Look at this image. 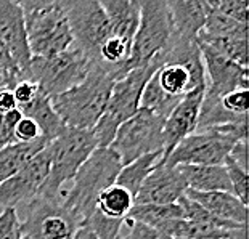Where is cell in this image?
Segmentation results:
<instances>
[{"mask_svg": "<svg viewBox=\"0 0 249 239\" xmlns=\"http://www.w3.org/2000/svg\"><path fill=\"white\" fill-rule=\"evenodd\" d=\"M74 239H98V238L89 226H81L76 231V236H74Z\"/></svg>", "mask_w": 249, "mask_h": 239, "instance_id": "8d00e7d4", "label": "cell"}, {"mask_svg": "<svg viewBox=\"0 0 249 239\" xmlns=\"http://www.w3.org/2000/svg\"><path fill=\"white\" fill-rule=\"evenodd\" d=\"M107 13L109 37L121 40L132 49V42L139 28L140 10L137 0H98Z\"/></svg>", "mask_w": 249, "mask_h": 239, "instance_id": "ac0fdd59", "label": "cell"}, {"mask_svg": "<svg viewBox=\"0 0 249 239\" xmlns=\"http://www.w3.org/2000/svg\"><path fill=\"white\" fill-rule=\"evenodd\" d=\"M124 226L127 228V239H172L171 236L164 235L162 231L156 230L153 226H148L145 223L132 222L129 219L124 220Z\"/></svg>", "mask_w": 249, "mask_h": 239, "instance_id": "1f68e13d", "label": "cell"}, {"mask_svg": "<svg viewBox=\"0 0 249 239\" xmlns=\"http://www.w3.org/2000/svg\"><path fill=\"white\" fill-rule=\"evenodd\" d=\"M187 191V183L178 167L169 166L161 157L155 169L142 183L135 196V204H174Z\"/></svg>", "mask_w": 249, "mask_h": 239, "instance_id": "9a60e30c", "label": "cell"}, {"mask_svg": "<svg viewBox=\"0 0 249 239\" xmlns=\"http://www.w3.org/2000/svg\"><path fill=\"white\" fill-rule=\"evenodd\" d=\"M158 66L160 63L155 60L150 65L125 72L114 82L107 109L92 129L98 148H109L119 125L139 111L142 92Z\"/></svg>", "mask_w": 249, "mask_h": 239, "instance_id": "277c9868", "label": "cell"}, {"mask_svg": "<svg viewBox=\"0 0 249 239\" xmlns=\"http://www.w3.org/2000/svg\"><path fill=\"white\" fill-rule=\"evenodd\" d=\"M140 10L139 28L132 42L130 56L123 76L135 68L150 65L166 49L174 34V24L167 0H137Z\"/></svg>", "mask_w": 249, "mask_h": 239, "instance_id": "8992f818", "label": "cell"}, {"mask_svg": "<svg viewBox=\"0 0 249 239\" xmlns=\"http://www.w3.org/2000/svg\"><path fill=\"white\" fill-rule=\"evenodd\" d=\"M13 2L23 10L24 15H28V13L39 12V10L52 7V5L56 3V0H13Z\"/></svg>", "mask_w": 249, "mask_h": 239, "instance_id": "e575fe53", "label": "cell"}, {"mask_svg": "<svg viewBox=\"0 0 249 239\" xmlns=\"http://www.w3.org/2000/svg\"><path fill=\"white\" fill-rule=\"evenodd\" d=\"M39 90L40 87L28 77H23L21 81H18L17 85L13 87V97L15 102H17V108L33 102L36 95L39 93Z\"/></svg>", "mask_w": 249, "mask_h": 239, "instance_id": "836d02e7", "label": "cell"}, {"mask_svg": "<svg viewBox=\"0 0 249 239\" xmlns=\"http://www.w3.org/2000/svg\"><path fill=\"white\" fill-rule=\"evenodd\" d=\"M208 5L225 17L248 24V0H211Z\"/></svg>", "mask_w": 249, "mask_h": 239, "instance_id": "f546056e", "label": "cell"}, {"mask_svg": "<svg viewBox=\"0 0 249 239\" xmlns=\"http://www.w3.org/2000/svg\"><path fill=\"white\" fill-rule=\"evenodd\" d=\"M162 116L142 109L119 125L109 148L119 156L123 166L148 153H162Z\"/></svg>", "mask_w": 249, "mask_h": 239, "instance_id": "9c48e42d", "label": "cell"}, {"mask_svg": "<svg viewBox=\"0 0 249 239\" xmlns=\"http://www.w3.org/2000/svg\"><path fill=\"white\" fill-rule=\"evenodd\" d=\"M185 196L198 203L217 219L246 225L248 209L233 193H229V191H195L187 188Z\"/></svg>", "mask_w": 249, "mask_h": 239, "instance_id": "e0dca14e", "label": "cell"}, {"mask_svg": "<svg viewBox=\"0 0 249 239\" xmlns=\"http://www.w3.org/2000/svg\"><path fill=\"white\" fill-rule=\"evenodd\" d=\"M23 239H24V238H23Z\"/></svg>", "mask_w": 249, "mask_h": 239, "instance_id": "60d3db41", "label": "cell"}, {"mask_svg": "<svg viewBox=\"0 0 249 239\" xmlns=\"http://www.w3.org/2000/svg\"><path fill=\"white\" fill-rule=\"evenodd\" d=\"M113 239H127V236L125 235H121V233H119V235L116 236V238H113Z\"/></svg>", "mask_w": 249, "mask_h": 239, "instance_id": "f35d334b", "label": "cell"}, {"mask_svg": "<svg viewBox=\"0 0 249 239\" xmlns=\"http://www.w3.org/2000/svg\"><path fill=\"white\" fill-rule=\"evenodd\" d=\"M121 169L123 162L111 148H97L79 167L72 187L65 193L61 191L63 204L76 214L81 226L95 212L100 193L116 183Z\"/></svg>", "mask_w": 249, "mask_h": 239, "instance_id": "7a4b0ae2", "label": "cell"}, {"mask_svg": "<svg viewBox=\"0 0 249 239\" xmlns=\"http://www.w3.org/2000/svg\"><path fill=\"white\" fill-rule=\"evenodd\" d=\"M26 37L31 58H49L74 45L71 29L58 3L26 15Z\"/></svg>", "mask_w": 249, "mask_h": 239, "instance_id": "8fae6325", "label": "cell"}, {"mask_svg": "<svg viewBox=\"0 0 249 239\" xmlns=\"http://www.w3.org/2000/svg\"><path fill=\"white\" fill-rule=\"evenodd\" d=\"M248 138V120L196 130L183 138L167 157L169 166H222L233 146Z\"/></svg>", "mask_w": 249, "mask_h": 239, "instance_id": "3957f363", "label": "cell"}, {"mask_svg": "<svg viewBox=\"0 0 249 239\" xmlns=\"http://www.w3.org/2000/svg\"><path fill=\"white\" fill-rule=\"evenodd\" d=\"M3 71H21V69L17 66V63L13 61V58L10 56L7 49L0 42V72Z\"/></svg>", "mask_w": 249, "mask_h": 239, "instance_id": "d590c367", "label": "cell"}, {"mask_svg": "<svg viewBox=\"0 0 249 239\" xmlns=\"http://www.w3.org/2000/svg\"><path fill=\"white\" fill-rule=\"evenodd\" d=\"M204 88H196L180 98L167 114L162 125V157H167L183 138L195 134L198 129V118L203 103Z\"/></svg>", "mask_w": 249, "mask_h": 239, "instance_id": "5bb4252c", "label": "cell"}, {"mask_svg": "<svg viewBox=\"0 0 249 239\" xmlns=\"http://www.w3.org/2000/svg\"><path fill=\"white\" fill-rule=\"evenodd\" d=\"M199 49L204 65L206 93L222 97V95L233 92V90L249 88L248 68L227 60L225 56H222L220 53H217L204 44H199Z\"/></svg>", "mask_w": 249, "mask_h": 239, "instance_id": "4fadbf2b", "label": "cell"}, {"mask_svg": "<svg viewBox=\"0 0 249 239\" xmlns=\"http://www.w3.org/2000/svg\"><path fill=\"white\" fill-rule=\"evenodd\" d=\"M0 239H23L21 220L13 207H7L0 212Z\"/></svg>", "mask_w": 249, "mask_h": 239, "instance_id": "4dcf8cb0", "label": "cell"}, {"mask_svg": "<svg viewBox=\"0 0 249 239\" xmlns=\"http://www.w3.org/2000/svg\"><path fill=\"white\" fill-rule=\"evenodd\" d=\"M93 66L92 58L72 45L53 56L31 58L26 77L34 81L42 92L52 98L82 82Z\"/></svg>", "mask_w": 249, "mask_h": 239, "instance_id": "52a82bcc", "label": "cell"}, {"mask_svg": "<svg viewBox=\"0 0 249 239\" xmlns=\"http://www.w3.org/2000/svg\"><path fill=\"white\" fill-rule=\"evenodd\" d=\"M0 42L26 76L31 61L26 37V15L13 0H0Z\"/></svg>", "mask_w": 249, "mask_h": 239, "instance_id": "2e32d148", "label": "cell"}, {"mask_svg": "<svg viewBox=\"0 0 249 239\" xmlns=\"http://www.w3.org/2000/svg\"><path fill=\"white\" fill-rule=\"evenodd\" d=\"M49 169L50 157L45 146L24 167H21L17 173L0 183V207L17 209L18 204L29 203L31 199L36 198L42 185L45 183Z\"/></svg>", "mask_w": 249, "mask_h": 239, "instance_id": "7c38bea8", "label": "cell"}, {"mask_svg": "<svg viewBox=\"0 0 249 239\" xmlns=\"http://www.w3.org/2000/svg\"><path fill=\"white\" fill-rule=\"evenodd\" d=\"M42 138L40 129L37 127V124L29 118L21 116V119L15 125V141L21 143H31Z\"/></svg>", "mask_w": 249, "mask_h": 239, "instance_id": "d6a6232c", "label": "cell"}, {"mask_svg": "<svg viewBox=\"0 0 249 239\" xmlns=\"http://www.w3.org/2000/svg\"><path fill=\"white\" fill-rule=\"evenodd\" d=\"M222 106L227 113L233 114L238 119H248V109H249V90L238 88L219 97Z\"/></svg>", "mask_w": 249, "mask_h": 239, "instance_id": "f1b7e54d", "label": "cell"}, {"mask_svg": "<svg viewBox=\"0 0 249 239\" xmlns=\"http://www.w3.org/2000/svg\"><path fill=\"white\" fill-rule=\"evenodd\" d=\"M199 34L209 37H248V24L225 17L217 10L208 7L204 28Z\"/></svg>", "mask_w": 249, "mask_h": 239, "instance_id": "4316f807", "label": "cell"}, {"mask_svg": "<svg viewBox=\"0 0 249 239\" xmlns=\"http://www.w3.org/2000/svg\"><path fill=\"white\" fill-rule=\"evenodd\" d=\"M188 189L195 191H229L231 185L225 166H177Z\"/></svg>", "mask_w": 249, "mask_h": 239, "instance_id": "44dd1931", "label": "cell"}, {"mask_svg": "<svg viewBox=\"0 0 249 239\" xmlns=\"http://www.w3.org/2000/svg\"><path fill=\"white\" fill-rule=\"evenodd\" d=\"M97 148V140L92 129L66 127L61 135H58L47 145L50 169L39 194L45 198H60L63 185L74 178L79 167Z\"/></svg>", "mask_w": 249, "mask_h": 239, "instance_id": "5b68a950", "label": "cell"}, {"mask_svg": "<svg viewBox=\"0 0 249 239\" xmlns=\"http://www.w3.org/2000/svg\"><path fill=\"white\" fill-rule=\"evenodd\" d=\"M47 145H49V141L39 138V140L31 143L15 141L0 148V183L17 173L21 167H24Z\"/></svg>", "mask_w": 249, "mask_h": 239, "instance_id": "7402d4cb", "label": "cell"}, {"mask_svg": "<svg viewBox=\"0 0 249 239\" xmlns=\"http://www.w3.org/2000/svg\"><path fill=\"white\" fill-rule=\"evenodd\" d=\"M224 166L227 169V173H229L231 193L246 205L248 204V169L241 167L230 156L225 159Z\"/></svg>", "mask_w": 249, "mask_h": 239, "instance_id": "83f0119b", "label": "cell"}, {"mask_svg": "<svg viewBox=\"0 0 249 239\" xmlns=\"http://www.w3.org/2000/svg\"><path fill=\"white\" fill-rule=\"evenodd\" d=\"M224 239H246V228H241V230L233 231L230 236H227Z\"/></svg>", "mask_w": 249, "mask_h": 239, "instance_id": "74e56055", "label": "cell"}, {"mask_svg": "<svg viewBox=\"0 0 249 239\" xmlns=\"http://www.w3.org/2000/svg\"><path fill=\"white\" fill-rule=\"evenodd\" d=\"M116 81L118 77L114 72L95 65L82 82L56 97H52V106L66 127L93 129L107 109L111 88Z\"/></svg>", "mask_w": 249, "mask_h": 239, "instance_id": "6da1fadb", "label": "cell"}, {"mask_svg": "<svg viewBox=\"0 0 249 239\" xmlns=\"http://www.w3.org/2000/svg\"><path fill=\"white\" fill-rule=\"evenodd\" d=\"M71 29L74 47L81 49L97 65L100 47L111 31L107 13L98 0H56Z\"/></svg>", "mask_w": 249, "mask_h": 239, "instance_id": "30bf717a", "label": "cell"}, {"mask_svg": "<svg viewBox=\"0 0 249 239\" xmlns=\"http://www.w3.org/2000/svg\"><path fill=\"white\" fill-rule=\"evenodd\" d=\"M161 157H162L161 151L148 153L145 156H140L139 159H135V161L125 164L119 171L118 177H116V185L125 188L135 199L142 183L145 182V178L150 175L153 169H155L156 164L161 161Z\"/></svg>", "mask_w": 249, "mask_h": 239, "instance_id": "603a6c76", "label": "cell"}, {"mask_svg": "<svg viewBox=\"0 0 249 239\" xmlns=\"http://www.w3.org/2000/svg\"><path fill=\"white\" fill-rule=\"evenodd\" d=\"M127 219L132 222H140L145 223L148 226H153L156 230L164 225L169 220L174 219H183V212L182 207L178 203L174 204H134V207L130 209Z\"/></svg>", "mask_w": 249, "mask_h": 239, "instance_id": "d4e9b609", "label": "cell"}, {"mask_svg": "<svg viewBox=\"0 0 249 239\" xmlns=\"http://www.w3.org/2000/svg\"><path fill=\"white\" fill-rule=\"evenodd\" d=\"M134 204H135L134 196L125 188L114 183L100 193L95 210L100 212L107 219L125 220Z\"/></svg>", "mask_w": 249, "mask_h": 239, "instance_id": "cb8c5ba5", "label": "cell"}, {"mask_svg": "<svg viewBox=\"0 0 249 239\" xmlns=\"http://www.w3.org/2000/svg\"><path fill=\"white\" fill-rule=\"evenodd\" d=\"M17 109L21 113V116L36 122L37 127L40 129L42 138L49 143L55 140L58 135H61L66 129L65 122L60 119V116L56 114V111L52 106L50 97H47L42 90H39V93L36 95L33 102H29L24 106H19Z\"/></svg>", "mask_w": 249, "mask_h": 239, "instance_id": "ffe728a7", "label": "cell"}, {"mask_svg": "<svg viewBox=\"0 0 249 239\" xmlns=\"http://www.w3.org/2000/svg\"><path fill=\"white\" fill-rule=\"evenodd\" d=\"M174 31L180 35L196 39L203 31L208 15L206 0H167Z\"/></svg>", "mask_w": 249, "mask_h": 239, "instance_id": "d6986e66", "label": "cell"}, {"mask_svg": "<svg viewBox=\"0 0 249 239\" xmlns=\"http://www.w3.org/2000/svg\"><path fill=\"white\" fill-rule=\"evenodd\" d=\"M81 222L60 198L37 194L28 203L26 219L21 222L24 239H74Z\"/></svg>", "mask_w": 249, "mask_h": 239, "instance_id": "ba28073f", "label": "cell"}, {"mask_svg": "<svg viewBox=\"0 0 249 239\" xmlns=\"http://www.w3.org/2000/svg\"><path fill=\"white\" fill-rule=\"evenodd\" d=\"M196 40L211 47L227 60L248 68V37H209L199 34Z\"/></svg>", "mask_w": 249, "mask_h": 239, "instance_id": "484cf974", "label": "cell"}, {"mask_svg": "<svg viewBox=\"0 0 249 239\" xmlns=\"http://www.w3.org/2000/svg\"><path fill=\"white\" fill-rule=\"evenodd\" d=\"M206 2H211V0H206Z\"/></svg>", "mask_w": 249, "mask_h": 239, "instance_id": "ab89813d", "label": "cell"}]
</instances>
